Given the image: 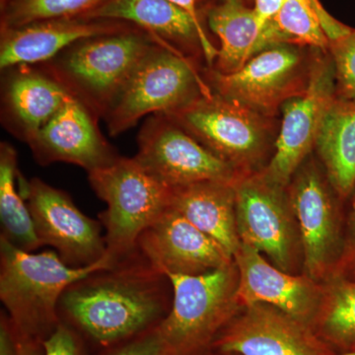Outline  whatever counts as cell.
<instances>
[{"mask_svg": "<svg viewBox=\"0 0 355 355\" xmlns=\"http://www.w3.org/2000/svg\"><path fill=\"white\" fill-rule=\"evenodd\" d=\"M170 207L216 240L234 259L241 246L234 182L207 181L173 189Z\"/></svg>", "mask_w": 355, "mask_h": 355, "instance_id": "cell-20", "label": "cell"}, {"mask_svg": "<svg viewBox=\"0 0 355 355\" xmlns=\"http://www.w3.org/2000/svg\"><path fill=\"white\" fill-rule=\"evenodd\" d=\"M135 158L171 190L207 181L233 183L240 177L234 166L162 114L149 119L142 128Z\"/></svg>", "mask_w": 355, "mask_h": 355, "instance_id": "cell-8", "label": "cell"}, {"mask_svg": "<svg viewBox=\"0 0 355 355\" xmlns=\"http://www.w3.org/2000/svg\"><path fill=\"white\" fill-rule=\"evenodd\" d=\"M43 355H81L80 345L69 324L60 321L44 343Z\"/></svg>", "mask_w": 355, "mask_h": 355, "instance_id": "cell-29", "label": "cell"}, {"mask_svg": "<svg viewBox=\"0 0 355 355\" xmlns=\"http://www.w3.org/2000/svg\"><path fill=\"white\" fill-rule=\"evenodd\" d=\"M9 0H1V3H2V6H3V3H7V2H8Z\"/></svg>", "mask_w": 355, "mask_h": 355, "instance_id": "cell-35", "label": "cell"}, {"mask_svg": "<svg viewBox=\"0 0 355 355\" xmlns=\"http://www.w3.org/2000/svg\"><path fill=\"white\" fill-rule=\"evenodd\" d=\"M254 11L263 28L275 23V17L284 6V0H254Z\"/></svg>", "mask_w": 355, "mask_h": 355, "instance_id": "cell-32", "label": "cell"}, {"mask_svg": "<svg viewBox=\"0 0 355 355\" xmlns=\"http://www.w3.org/2000/svg\"><path fill=\"white\" fill-rule=\"evenodd\" d=\"M167 275L139 249L112 268L74 282L58 305L64 318L91 340L104 345L132 340L155 328L171 309Z\"/></svg>", "mask_w": 355, "mask_h": 355, "instance_id": "cell-1", "label": "cell"}, {"mask_svg": "<svg viewBox=\"0 0 355 355\" xmlns=\"http://www.w3.org/2000/svg\"><path fill=\"white\" fill-rule=\"evenodd\" d=\"M335 78L334 65L320 60L311 69L304 91L282 105L284 119L275 153L263 172L275 183L286 187L316 146L324 112L336 98Z\"/></svg>", "mask_w": 355, "mask_h": 355, "instance_id": "cell-12", "label": "cell"}, {"mask_svg": "<svg viewBox=\"0 0 355 355\" xmlns=\"http://www.w3.org/2000/svg\"><path fill=\"white\" fill-rule=\"evenodd\" d=\"M84 18L130 21L153 33L159 43L170 48L174 49L170 42L198 44L200 48L197 26L191 16L167 0H106Z\"/></svg>", "mask_w": 355, "mask_h": 355, "instance_id": "cell-22", "label": "cell"}, {"mask_svg": "<svg viewBox=\"0 0 355 355\" xmlns=\"http://www.w3.org/2000/svg\"><path fill=\"white\" fill-rule=\"evenodd\" d=\"M112 266L106 258L72 268L55 251L26 252L0 238V299L17 347L44 349V343L60 323L58 305L67 287Z\"/></svg>", "mask_w": 355, "mask_h": 355, "instance_id": "cell-2", "label": "cell"}, {"mask_svg": "<svg viewBox=\"0 0 355 355\" xmlns=\"http://www.w3.org/2000/svg\"><path fill=\"white\" fill-rule=\"evenodd\" d=\"M352 220H354V226L355 229V202L354 205V216H352Z\"/></svg>", "mask_w": 355, "mask_h": 355, "instance_id": "cell-34", "label": "cell"}, {"mask_svg": "<svg viewBox=\"0 0 355 355\" xmlns=\"http://www.w3.org/2000/svg\"><path fill=\"white\" fill-rule=\"evenodd\" d=\"M107 355H175L165 342L157 326Z\"/></svg>", "mask_w": 355, "mask_h": 355, "instance_id": "cell-28", "label": "cell"}, {"mask_svg": "<svg viewBox=\"0 0 355 355\" xmlns=\"http://www.w3.org/2000/svg\"><path fill=\"white\" fill-rule=\"evenodd\" d=\"M155 44L132 32L83 40L64 51L60 76L105 114Z\"/></svg>", "mask_w": 355, "mask_h": 355, "instance_id": "cell-6", "label": "cell"}, {"mask_svg": "<svg viewBox=\"0 0 355 355\" xmlns=\"http://www.w3.org/2000/svg\"><path fill=\"white\" fill-rule=\"evenodd\" d=\"M165 116L235 168L251 164L265 146L261 114L219 95L200 96Z\"/></svg>", "mask_w": 355, "mask_h": 355, "instance_id": "cell-10", "label": "cell"}, {"mask_svg": "<svg viewBox=\"0 0 355 355\" xmlns=\"http://www.w3.org/2000/svg\"><path fill=\"white\" fill-rule=\"evenodd\" d=\"M27 144L42 165L69 163L88 173L106 167L119 157L100 133L90 110L73 93Z\"/></svg>", "mask_w": 355, "mask_h": 355, "instance_id": "cell-15", "label": "cell"}, {"mask_svg": "<svg viewBox=\"0 0 355 355\" xmlns=\"http://www.w3.org/2000/svg\"><path fill=\"white\" fill-rule=\"evenodd\" d=\"M106 0H10L4 11L3 28L21 27L53 19H69L87 14Z\"/></svg>", "mask_w": 355, "mask_h": 355, "instance_id": "cell-26", "label": "cell"}, {"mask_svg": "<svg viewBox=\"0 0 355 355\" xmlns=\"http://www.w3.org/2000/svg\"><path fill=\"white\" fill-rule=\"evenodd\" d=\"M112 26L91 21L53 19L2 29L0 67L46 62L83 40L116 33Z\"/></svg>", "mask_w": 355, "mask_h": 355, "instance_id": "cell-18", "label": "cell"}, {"mask_svg": "<svg viewBox=\"0 0 355 355\" xmlns=\"http://www.w3.org/2000/svg\"><path fill=\"white\" fill-rule=\"evenodd\" d=\"M71 94L69 88L58 79L33 70H18L7 81L4 104L20 137L28 142Z\"/></svg>", "mask_w": 355, "mask_h": 355, "instance_id": "cell-21", "label": "cell"}, {"mask_svg": "<svg viewBox=\"0 0 355 355\" xmlns=\"http://www.w3.org/2000/svg\"><path fill=\"white\" fill-rule=\"evenodd\" d=\"M316 147L335 190L349 195L355 184V102L336 98L331 102Z\"/></svg>", "mask_w": 355, "mask_h": 355, "instance_id": "cell-23", "label": "cell"}, {"mask_svg": "<svg viewBox=\"0 0 355 355\" xmlns=\"http://www.w3.org/2000/svg\"><path fill=\"white\" fill-rule=\"evenodd\" d=\"M301 64L300 53L292 44H275L232 73L216 72L214 83L224 99L260 114H272L282 103L304 91Z\"/></svg>", "mask_w": 355, "mask_h": 355, "instance_id": "cell-13", "label": "cell"}, {"mask_svg": "<svg viewBox=\"0 0 355 355\" xmlns=\"http://www.w3.org/2000/svg\"><path fill=\"white\" fill-rule=\"evenodd\" d=\"M207 20L211 31L220 40L216 60L217 72L220 73H232L261 51L286 43L275 22L263 28L254 9L242 0H223L210 9Z\"/></svg>", "mask_w": 355, "mask_h": 355, "instance_id": "cell-19", "label": "cell"}, {"mask_svg": "<svg viewBox=\"0 0 355 355\" xmlns=\"http://www.w3.org/2000/svg\"><path fill=\"white\" fill-rule=\"evenodd\" d=\"M0 355H19L12 324L3 311L0 317Z\"/></svg>", "mask_w": 355, "mask_h": 355, "instance_id": "cell-31", "label": "cell"}, {"mask_svg": "<svg viewBox=\"0 0 355 355\" xmlns=\"http://www.w3.org/2000/svg\"><path fill=\"white\" fill-rule=\"evenodd\" d=\"M234 188L240 240L268 254L277 268L288 272L295 258L296 232L286 187L261 173L238 178Z\"/></svg>", "mask_w": 355, "mask_h": 355, "instance_id": "cell-9", "label": "cell"}, {"mask_svg": "<svg viewBox=\"0 0 355 355\" xmlns=\"http://www.w3.org/2000/svg\"><path fill=\"white\" fill-rule=\"evenodd\" d=\"M289 198L298 221L306 272L310 279H321L335 246V216L326 184L314 166L299 173Z\"/></svg>", "mask_w": 355, "mask_h": 355, "instance_id": "cell-17", "label": "cell"}, {"mask_svg": "<svg viewBox=\"0 0 355 355\" xmlns=\"http://www.w3.org/2000/svg\"><path fill=\"white\" fill-rule=\"evenodd\" d=\"M18 181L42 245L53 247L72 268L95 265L107 258L101 222L85 216L65 191L38 178L25 181L18 174Z\"/></svg>", "mask_w": 355, "mask_h": 355, "instance_id": "cell-7", "label": "cell"}, {"mask_svg": "<svg viewBox=\"0 0 355 355\" xmlns=\"http://www.w3.org/2000/svg\"><path fill=\"white\" fill-rule=\"evenodd\" d=\"M89 183L107 203L99 214L112 266L137 250L140 236L169 209L171 189L160 183L135 157L119 156L88 173Z\"/></svg>", "mask_w": 355, "mask_h": 355, "instance_id": "cell-3", "label": "cell"}, {"mask_svg": "<svg viewBox=\"0 0 355 355\" xmlns=\"http://www.w3.org/2000/svg\"><path fill=\"white\" fill-rule=\"evenodd\" d=\"M234 261L239 272L238 299L241 306H273L312 328L324 294L314 279L296 277L270 265L261 252L242 242Z\"/></svg>", "mask_w": 355, "mask_h": 355, "instance_id": "cell-16", "label": "cell"}, {"mask_svg": "<svg viewBox=\"0 0 355 355\" xmlns=\"http://www.w3.org/2000/svg\"><path fill=\"white\" fill-rule=\"evenodd\" d=\"M17 153L10 144L0 146V220L1 237L26 252L43 246L40 241L27 202L16 189Z\"/></svg>", "mask_w": 355, "mask_h": 355, "instance_id": "cell-24", "label": "cell"}, {"mask_svg": "<svg viewBox=\"0 0 355 355\" xmlns=\"http://www.w3.org/2000/svg\"><path fill=\"white\" fill-rule=\"evenodd\" d=\"M212 347L236 355H331L310 326L273 306H246L217 336Z\"/></svg>", "mask_w": 355, "mask_h": 355, "instance_id": "cell-11", "label": "cell"}, {"mask_svg": "<svg viewBox=\"0 0 355 355\" xmlns=\"http://www.w3.org/2000/svg\"><path fill=\"white\" fill-rule=\"evenodd\" d=\"M172 305L157 328L175 355H198L212 343L241 307L235 261L198 275H167Z\"/></svg>", "mask_w": 355, "mask_h": 355, "instance_id": "cell-4", "label": "cell"}, {"mask_svg": "<svg viewBox=\"0 0 355 355\" xmlns=\"http://www.w3.org/2000/svg\"><path fill=\"white\" fill-rule=\"evenodd\" d=\"M167 1L171 2L174 6L183 9L184 12L191 16V19L197 26L200 50L202 51L203 57H205L207 64L209 65L214 64L216 62L217 55H218V50L210 42L207 33L203 29L202 23H200V18H198L197 8L198 0H167Z\"/></svg>", "mask_w": 355, "mask_h": 355, "instance_id": "cell-30", "label": "cell"}, {"mask_svg": "<svg viewBox=\"0 0 355 355\" xmlns=\"http://www.w3.org/2000/svg\"><path fill=\"white\" fill-rule=\"evenodd\" d=\"M200 96H211L207 84L182 53L156 43L107 110L110 135H118L149 114H170Z\"/></svg>", "mask_w": 355, "mask_h": 355, "instance_id": "cell-5", "label": "cell"}, {"mask_svg": "<svg viewBox=\"0 0 355 355\" xmlns=\"http://www.w3.org/2000/svg\"><path fill=\"white\" fill-rule=\"evenodd\" d=\"M330 49L343 99L355 102V29L342 39L331 42Z\"/></svg>", "mask_w": 355, "mask_h": 355, "instance_id": "cell-27", "label": "cell"}, {"mask_svg": "<svg viewBox=\"0 0 355 355\" xmlns=\"http://www.w3.org/2000/svg\"><path fill=\"white\" fill-rule=\"evenodd\" d=\"M312 329L328 345H354L355 284H336L324 292Z\"/></svg>", "mask_w": 355, "mask_h": 355, "instance_id": "cell-25", "label": "cell"}, {"mask_svg": "<svg viewBox=\"0 0 355 355\" xmlns=\"http://www.w3.org/2000/svg\"><path fill=\"white\" fill-rule=\"evenodd\" d=\"M137 249L166 275H202L234 261L216 240L171 207L142 233Z\"/></svg>", "mask_w": 355, "mask_h": 355, "instance_id": "cell-14", "label": "cell"}, {"mask_svg": "<svg viewBox=\"0 0 355 355\" xmlns=\"http://www.w3.org/2000/svg\"><path fill=\"white\" fill-rule=\"evenodd\" d=\"M331 355H355V350H352V352H345L343 354H331Z\"/></svg>", "mask_w": 355, "mask_h": 355, "instance_id": "cell-33", "label": "cell"}]
</instances>
